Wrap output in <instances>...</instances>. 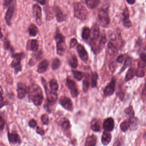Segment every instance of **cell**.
I'll return each instance as SVG.
<instances>
[{"instance_id": "cell-1", "label": "cell", "mask_w": 146, "mask_h": 146, "mask_svg": "<svg viewBox=\"0 0 146 146\" xmlns=\"http://www.w3.org/2000/svg\"><path fill=\"white\" fill-rule=\"evenodd\" d=\"M29 98L36 106H40L42 104L43 94L40 87L36 84H32L28 88Z\"/></svg>"}, {"instance_id": "cell-2", "label": "cell", "mask_w": 146, "mask_h": 146, "mask_svg": "<svg viewBox=\"0 0 146 146\" xmlns=\"http://www.w3.org/2000/svg\"><path fill=\"white\" fill-rule=\"evenodd\" d=\"M41 82L46 94L48 103L46 105V109H47V111H49V112H50L51 111L49 108L51 106H53L56 103L58 100V94L53 93L52 92H51V90L48 89L46 82L43 77L41 78Z\"/></svg>"}, {"instance_id": "cell-3", "label": "cell", "mask_w": 146, "mask_h": 146, "mask_svg": "<svg viewBox=\"0 0 146 146\" xmlns=\"http://www.w3.org/2000/svg\"><path fill=\"white\" fill-rule=\"evenodd\" d=\"M25 55L23 52L19 53L14 54L12 55L13 58V60L11 63V66L14 70V73L17 75L20 72L22 71V66L21 65V60L25 58Z\"/></svg>"}, {"instance_id": "cell-4", "label": "cell", "mask_w": 146, "mask_h": 146, "mask_svg": "<svg viewBox=\"0 0 146 146\" xmlns=\"http://www.w3.org/2000/svg\"><path fill=\"white\" fill-rule=\"evenodd\" d=\"M54 38L57 45V54L60 56H63L66 48L65 38L62 34L58 32L55 35Z\"/></svg>"}, {"instance_id": "cell-5", "label": "cell", "mask_w": 146, "mask_h": 146, "mask_svg": "<svg viewBox=\"0 0 146 146\" xmlns=\"http://www.w3.org/2000/svg\"><path fill=\"white\" fill-rule=\"evenodd\" d=\"M74 13L75 17L82 21L85 20L88 15L86 7L80 3H76L74 5Z\"/></svg>"}, {"instance_id": "cell-6", "label": "cell", "mask_w": 146, "mask_h": 146, "mask_svg": "<svg viewBox=\"0 0 146 146\" xmlns=\"http://www.w3.org/2000/svg\"><path fill=\"white\" fill-rule=\"evenodd\" d=\"M101 33L99 25L95 24L93 26L90 32V45L91 47L95 46L98 44V41L100 37Z\"/></svg>"}, {"instance_id": "cell-7", "label": "cell", "mask_w": 146, "mask_h": 146, "mask_svg": "<svg viewBox=\"0 0 146 146\" xmlns=\"http://www.w3.org/2000/svg\"><path fill=\"white\" fill-rule=\"evenodd\" d=\"M97 19L99 24L104 28L108 27L110 23V17L107 12L104 10H101L99 12Z\"/></svg>"}, {"instance_id": "cell-8", "label": "cell", "mask_w": 146, "mask_h": 146, "mask_svg": "<svg viewBox=\"0 0 146 146\" xmlns=\"http://www.w3.org/2000/svg\"><path fill=\"white\" fill-rule=\"evenodd\" d=\"M16 2L13 3L7 7V10L5 16V20L8 26L11 25V22L14 16L16 9Z\"/></svg>"}, {"instance_id": "cell-9", "label": "cell", "mask_w": 146, "mask_h": 146, "mask_svg": "<svg viewBox=\"0 0 146 146\" xmlns=\"http://www.w3.org/2000/svg\"><path fill=\"white\" fill-rule=\"evenodd\" d=\"M66 84L70 89L72 96L73 98H76L78 96L79 94V91H78L77 85L76 82L72 79L68 77L66 79Z\"/></svg>"}, {"instance_id": "cell-10", "label": "cell", "mask_w": 146, "mask_h": 146, "mask_svg": "<svg viewBox=\"0 0 146 146\" xmlns=\"http://www.w3.org/2000/svg\"><path fill=\"white\" fill-rule=\"evenodd\" d=\"M33 14L36 23L39 25L42 24V9L38 4H35L33 6Z\"/></svg>"}, {"instance_id": "cell-11", "label": "cell", "mask_w": 146, "mask_h": 146, "mask_svg": "<svg viewBox=\"0 0 146 146\" xmlns=\"http://www.w3.org/2000/svg\"><path fill=\"white\" fill-rule=\"evenodd\" d=\"M116 79L113 77L111 82L105 87L103 91V94L105 97L111 96L113 94L115 90Z\"/></svg>"}, {"instance_id": "cell-12", "label": "cell", "mask_w": 146, "mask_h": 146, "mask_svg": "<svg viewBox=\"0 0 146 146\" xmlns=\"http://www.w3.org/2000/svg\"><path fill=\"white\" fill-rule=\"evenodd\" d=\"M59 103L66 110L72 112L73 110V104L71 100L66 96H61L59 100Z\"/></svg>"}, {"instance_id": "cell-13", "label": "cell", "mask_w": 146, "mask_h": 146, "mask_svg": "<svg viewBox=\"0 0 146 146\" xmlns=\"http://www.w3.org/2000/svg\"><path fill=\"white\" fill-rule=\"evenodd\" d=\"M18 98L19 100H23L26 96L28 92V88L25 84L22 82H19L17 84Z\"/></svg>"}, {"instance_id": "cell-14", "label": "cell", "mask_w": 146, "mask_h": 146, "mask_svg": "<svg viewBox=\"0 0 146 146\" xmlns=\"http://www.w3.org/2000/svg\"><path fill=\"white\" fill-rule=\"evenodd\" d=\"M77 51L80 59L84 62H88V55L85 48L82 45H79L77 47Z\"/></svg>"}, {"instance_id": "cell-15", "label": "cell", "mask_w": 146, "mask_h": 146, "mask_svg": "<svg viewBox=\"0 0 146 146\" xmlns=\"http://www.w3.org/2000/svg\"><path fill=\"white\" fill-rule=\"evenodd\" d=\"M103 127L106 131L111 132L113 130L114 128V121L113 118L108 117L104 120Z\"/></svg>"}, {"instance_id": "cell-16", "label": "cell", "mask_w": 146, "mask_h": 146, "mask_svg": "<svg viewBox=\"0 0 146 146\" xmlns=\"http://www.w3.org/2000/svg\"><path fill=\"white\" fill-rule=\"evenodd\" d=\"M7 136L10 144H20L21 143V138L17 133H10L8 131Z\"/></svg>"}, {"instance_id": "cell-17", "label": "cell", "mask_w": 146, "mask_h": 146, "mask_svg": "<svg viewBox=\"0 0 146 146\" xmlns=\"http://www.w3.org/2000/svg\"><path fill=\"white\" fill-rule=\"evenodd\" d=\"M39 43L37 40L31 39L28 41L26 45V49L29 51L36 52L39 48Z\"/></svg>"}, {"instance_id": "cell-18", "label": "cell", "mask_w": 146, "mask_h": 146, "mask_svg": "<svg viewBox=\"0 0 146 146\" xmlns=\"http://www.w3.org/2000/svg\"><path fill=\"white\" fill-rule=\"evenodd\" d=\"M54 16H55L57 21L58 23H62L65 21L66 19V16L62 12L61 10L58 7H55L54 8Z\"/></svg>"}, {"instance_id": "cell-19", "label": "cell", "mask_w": 146, "mask_h": 146, "mask_svg": "<svg viewBox=\"0 0 146 146\" xmlns=\"http://www.w3.org/2000/svg\"><path fill=\"white\" fill-rule=\"evenodd\" d=\"M123 16V23L124 26L127 28L131 26V23L129 19V14L128 8H126L122 13Z\"/></svg>"}, {"instance_id": "cell-20", "label": "cell", "mask_w": 146, "mask_h": 146, "mask_svg": "<svg viewBox=\"0 0 146 146\" xmlns=\"http://www.w3.org/2000/svg\"><path fill=\"white\" fill-rule=\"evenodd\" d=\"M49 66V61L47 60H44L40 63L37 69V72L40 74L44 73L47 70Z\"/></svg>"}, {"instance_id": "cell-21", "label": "cell", "mask_w": 146, "mask_h": 146, "mask_svg": "<svg viewBox=\"0 0 146 146\" xmlns=\"http://www.w3.org/2000/svg\"><path fill=\"white\" fill-rule=\"evenodd\" d=\"M111 135L108 131H104L102 137L101 141L104 146L108 145L111 140Z\"/></svg>"}, {"instance_id": "cell-22", "label": "cell", "mask_w": 146, "mask_h": 146, "mask_svg": "<svg viewBox=\"0 0 146 146\" xmlns=\"http://www.w3.org/2000/svg\"><path fill=\"white\" fill-rule=\"evenodd\" d=\"M115 41V40H111L108 44V48L109 54H114L117 50V46Z\"/></svg>"}, {"instance_id": "cell-23", "label": "cell", "mask_w": 146, "mask_h": 146, "mask_svg": "<svg viewBox=\"0 0 146 146\" xmlns=\"http://www.w3.org/2000/svg\"><path fill=\"white\" fill-rule=\"evenodd\" d=\"M97 137L94 135L88 137L85 141V146H94L96 145Z\"/></svg>"}, {"instance_id": "cell-24", "label": "cell", "mask_w": 146, "mask_h": 146, "mask_svg": "<svg viewBox=\"0 0 146 146\" xmlns=\"http://www.w3.org/2000/svg\"><path fill=\"white\" fill-rule=\"evenodd\" d=\"M44 11L46 13L47 20H51L55 16L54 9H53L52 7L48 6L44 8Z\"/></svg>"}, {"instance_id": "cell-25", "label": "cell", "mask_w": 146, "mask_h": 146, "mask_svg": "<svg viewBox=\"0 0 146 146\" xmlns=\"http://www.w3.org/2000/svg\"><path fill=\"white\" fill-rule=\"evenodd\" d=\"M49 86L51 92L54 94H57L59 89V84L56 79H52L50 81Z\"/></svg>"}, {"instance_id": "cell-26", "label": "cell", "mask_w": 146, "mask_h": 146, "mask_svg": "<svg viewBox=\"0 0 146 146\" xmlns=\"http://www.w3.org/2000/svg\"><path fill=\"white\" fill-rule=\"evenodd\" d=\"M29 34L30 36L32 37H35L39 33V30L36 27V25H34V24H31L28 29Z\"/></svg>"}, {"instance_id": "cell-27", "label": "cell", "mask_w": 146, "mask_h": 146, "mask_svg": "<svg viewBox=\"0 0 146 146\" xmlns=\"http://www.w3.org/2000/svg\"><path fill=\"white\" fill-rule=\"evenodd\" d=\"M91 129L95 132H99L101 130V126L100 124V122L98 119H93L91 122V126H90Z\"/></svg>"}, {"instance_id": "cell-28", "label": "cell", "mask_w": 146, "mask_h": 146, "mask_svg": "<svg viewBox=\"0 0 146 146\" xmlns=\"http://www.w3.org/2000/svg\"><path fill=\"white\" fill-rule=\"evenodd\" d=\"M136 76V69L134 68H130L126 73L125 77V82H127L133 79Z\"/></svg>"}, {"instance_id": "cell-29", "label": "cell", "mask_w": 146, "mask_h": 146, "mask_svg": "<svg viewBox=\"0 0 146 146\" xmlns=\"http://www.w3.org/2000/svg\"><path fill=\"white\" fill-rule=\"evenodd\" d=\"M4 47L6 50L10 51L12 53V55L14 54V48L13 47L10 40L7 38H5L4 40Z\"/></svg>"}, {"instance_id": "cell-30", "label": "cell", "mask_w": 146, "mask_h": 146, "mask_svg": "<svg viewBox=\"0 0 146 146\" xmlns=\"http://www.w3.org/2000/svg\"><path fill=\"white\" fill-rule=\"evenodd\" d=\"M85 3L90 9L96 8L100 3V0H85Z\"/></svg>"}, {"instance_id": "cell-31", "label": "cell", "mask_w": 146, "mask_h": 146, "mask_svg": "<svg viewBox=\"0 0 146 146\" xmlns=\"http://www.w3.org/2000/svg\"><path fill=\"white\" fill-rule=\"evenodd\" d=\"M89 75H86L85 76V79H84L83 81V91L84 93L88 92L89 88L90 82L89 81Z\"/></svg>"}, {"instance_id": "cell-32", "label": "cell", "mask_w": 146, "mask_h": 146, "mask_svg": "<svg viewBox=\"0 0 146 146\" xmlns=\"http://www.w3.org/2000/svg\"><path fill=\"white\" fill-rule=\"evenodd\" d=\"M130 127V119L124 120L120 125V129L123 132H125L127 131Z\"/></svg>"}, {"instance_id": "cell-33", "label": "cell", "mask_w": 146, "mask_h": 146, "mask_svg": "<svg viewBox=\"0 0 146 146\" xmlns=\"http://www.w3.org/2000/svg\"><path fill=\"white\" fill-rule=\"evenodd\" d=\"M68 63H69V65L72 68H74V69L76 68L78 66V61L76 55H72L69 60Z\"/></svg>"}, {"instance_id": "cell-34", "label": "cell", "mask_w": 146, "mask_h": 146, "mask_svg": "<svg viewBox=\"0 0 146 146\" xmlns=\"http://www.w3.org/2000/svg\"><path fill=\"white\" fill-rule=\"evenodd\" d=\"M132 59L131 57H128L125 59V61L124 64L122 66L120 70V72H119V74L123 72L127 68V67L131 65V63H132Z\"/></svg>"}, {"instance_id": "cell-35", "label": "cell", "mask_w": 146, "mask_h": 146, "mask_svg": "<svg viewBox=\"0 0 146 146\" xmlns=\"http://www.w3.org/2000/svg\"><path fill=\"white\" fill-rule=\"evenodd\" d=\"M90 30L88 27H84L83 29L82 32V39L84 40H87L90 37Z\"/></svg>"}, {"instance_id": "cell-36", "label": "cell", "mask_w": 146, "mask_h": 146, "mask_svg": "<svg viewBox=\"0 0 146 146\" xmlns=\"http://www.w3.org/2000/svg\"><path fill=\"white\" fill-rule=\"evenodd\" d=\"M98 76L96 72H94L91 75V85L92 88H96L97 85Z\"/></svg>"}, {"instance_id": "cell-37", "label": "cell", "mask_w": 146, "mask_h": 146, "mask_svg": "<svg viewBox=\"0 0 146 146\" xmlns=\"http://www.w3.org/2000/svg\"><path fill=\"white\" fill-rule=\"evenodd\" d=\"M61 126L62 129L65 131L68 130L71 128V124L70 121L67 119L64 118L61 123Z\"/></svg>"}, {"instance_id": "cell-38", "label": "cell", "mask_w": 146, "mask_h": 146, "mask_svg": "<svg viewBox=\"0 0 146 146\" xmlns=\"http://www.w3.org/2000/svg\"><path fill=\"white\" fill-rule=\"evenodd\" d=\"M61 61L58 58H55L53 60L52 64V68L53 70H55L59 68L61 65Z\"/></svg>"}, {"instance_id": "cell-39", "label": "cell", "mask_w": 146, "mask_h": 146, "mask_svg": "<svg viewBox=\"0 0 146 146\" xmlns=\"http://www.w3.org/2000/svg\"><path fill=\"white\" fill-rule=\"evenodd\" d=\"M117 94L120 100L123 101L124 99L125 92L123 89L122 85L119 84L118 86L117 89Z\"/></svg>"}, {"instance_id": "cell-40", "label": "cell", "mask_w": 146, "mask_h": 146, "mask_svg": "<svg viewBox=\"0 0 146 146\" xmlns=\"http://www.w3.org/2000/svg\"><path fill=\"white\" fill-rule=\"evenodd\" d=\"M72 73H73L74 78L78 81H80L82 80L84 75L82 72L78 70H72Z\"/></svg>"}, {"instance_id": "cell-41", "label": "cell", "mask_w": 146, "mask_h": 146, "mask_svg": "<svg viewBox=\"0 0 146 146\" xmlns=\"http://www.w3.org/2000/svg\"><path fill=\"white\" fill-rule=\"evenodd\" d=\"M124 112L126 115L130 117H133L135 115V112H134L133 107L131 106H129L125 108L124 110Z\"/></svg>"}, {"instance_id": "cell-42", "label": "cell", "mask_w": 146, "mask_h": 146, "mask_svg": "<svg viewBox=\"0 0 146 146\" xmlns=\"http://www.w3.org/2000/svg\"><path fill=\"white\" fill-rule=\"evenodd\" d=\"M144 68L137 67L136 70V76L139 78H142L145 76Z\"/></svg>"}, {"instance_id": "cell-43", "label": "cell", "mask_w": 146, "mask_h": 146, "mask_svg": "<svg viewBox=\"0 0 146 146\" xmlns=\"http://www.w3.org/2000/svg\"><path fill=\"white\" fill-rule=\"evenodd\" d=\"M129 119L130 121V126H132L133 128H135L138 125L139 119L133 116Z\"/></svg>"}, {"instance_id": "cell-44", "label": "cell", "mask_w": 146, "mask_h": 146, "mask_svg": "<svg viewBox=\"0 0 146 146\" xmlns=\"http://www.w3.org/2000/svg\"><path fill=\"white\" fill-rule=\"evenodd\" d=\"M41 120L43 124L47 125L48 123V121H49V117H48V115L46 114H42L41 117Z\"/></svg>"}, {"instance_id": "cell-45", "label": "cell", "mask_w": 146, "mask_h": 146, "mask_svg": "<svg viewBox=\"0 0 146 146\" xmlns=\"http://www.w3.org/2000/svg\"><path fill=\"white\" fill-rule=\"evenodd\" d=\"M16 2V0H4L3 6L5 9L7 8L9 6Z\"/></svg>"}, {"instance_id": "cell-46", "label": "cell", "mask_w": 146, "mask_h": 146, "mask_svg": "<svg viewBox=\"0 0 146 146\" xmlns=\"http://www.w3.org/2000/svg\"><path fill=\"white\" fill-rule=\"evenodd\" d=\"M36 132L37 134H39L41 136H43L45 134V131H44L43 128H41L40 126H37L36 129Z\"/></svg>"}, {"instance_id": "cell-47", "label": "cell", "mask_w": 146, "mask_h": 146, "mask_svg": "<svg viewBox=\"0 0 146 146\" xmlns=\"http://www.w3.org/2000/svg\"><path fill=\"white\" fill-rule=\"evenodd\" d=\"M37 123L36 121L34 119H31L29 121V125L31 128H34L37 125Z\"/></svg>"}, {"instance_id": "cell-48", "label": "cell", "mask_w": 146, "mask_h": 146, "mask_svg": "<svg viewBox=\"0 0 146 146\" xmlns=\"http://www.w3.org/2000/svg\"><path fill=\"white\" fill-rule=\"evenodd\" d=\"M77 40L76 38H73L70 41V48H73L74 47L76 46L77 44Z\"/></svg>"}, {"instance_id": "cell-49", "label": "cell", "mask_w": 146, "mask_h": 146, "mask_svg": "<svg viewBox=\"0 0 146 146\" xmlns=\"http://www.w3.org/2000/svg\"><path fill=\"white\" fill-rule=\"evenodd\" d=\"M5 125V121L2 117L0 116V130H2L4 129Z\"/></svg>"}, {"instance_id": "cell-50", "label": "cell", "mask_w": 146, "mask_h": 146, "mask_svg": "<svg viewBox=\"0 0 146 146\" xmlns=\"http://www.w3.org/2000/svg\"><path fill=\"white\" fill-rule=\"evenodd\" d=\"M125 57V54H121L119 55L117 59V62L119 63H122Z\"/></svg>"}, {"instance_id": "cell-51", "label": "cell", "mask_w": 146, "mask_h": 146, "mask_svg": "<svg viewBox=\"0 0 146 146\" xmlns=\"http://www.w3.org/2000/svg\"><path fill=\"white\" fill-rule=\"evenodd\" d=\"M3 88L2 87L0 86V102H2L4 101V97H3Z\"/></svg>"}, {"instance_id": "cell-52", "label": "cell", "mask_w": 146, "mask_h": 146, "mask_svg": "<svg viewBox=\"0 0 146 146\" xmlns=\"http://www.w3.org/2000/svg\"><path fill=\"white\" fill-rule=\"evenodd\" d=\"M33 1L37 2L41 5H44L46 3V0H33Z\"/></svg>"}, {"instance_id": "cell-53", "label": "cell", "mask_w": 146, "mask_h": 146, "mask_svg": "<svg viewBox=\"0 0 146 146\" xmlns=\"http://www.w3.org/2000/svg\"><path fill=\"white\" fill-rule=\"evenodd\" d=\"M140 58L142 60L146 61V54H145V53H142L140 55Z\"/></svg>"}, {"instance_id": "cell-54", "label": "cell", "mask_w": 146, "mask_h": 146, "mask_svg": "<svg viewBox=\"0 0 146 146\" xmlns=\"http://www.w3.org/2000/svg\"><path fill=\"white\" fill-rule=\"evenodd\" d=\"M127 3L129 5H133L135 2V0H126Z\"/></svg>"}, {"instance_id": "cell-55", "label": "cell", "mask_w": 146, "mask_h": 146, "mask_svg": "<svg viewBox=\"0 0 146 146\" xmlns=\"http://www.w3.org/2000/svg\"><path fill=\"white\" fill-rule=\"evenodd\" d=\"M3 36H3V33H2L1 29L0 28V39H2Z\"/></svg>"}]
</instances>
